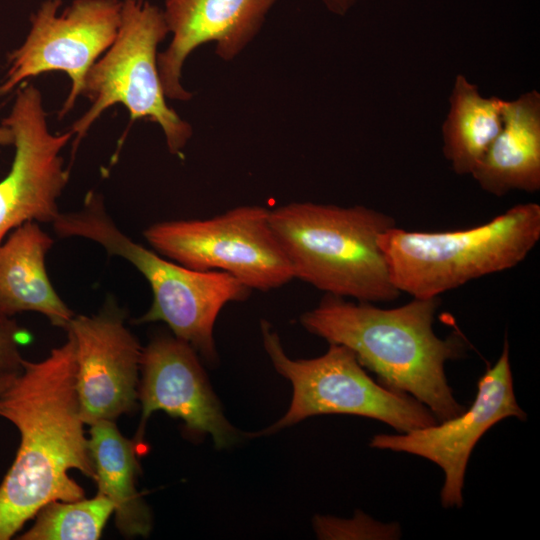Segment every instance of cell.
<instances>
[{
  "label": "cell",
  "instance_id": "cell-1",
  "mask_svg": "<svg viewBox=\"0 0 540 540\" xmlns=\"http://www.w3.org/2000/svg\"><path fill=\"white\" fill-rule=\"evenodd\" d=\"M0 417L20 436L15 459L0 484V540H9L45 504L85 497L70 470L94 479L69 334L45 359L24 360L21 372L0 395Z\"/></svg>",
  "mask_w": 540,
  "mask_h": 540
},
{
  "label": "cell",
  "instance_id": "cell-2",
  "mask_svg": "<svg viewBox=\"0 0 540 540\" xmlns=\"http://www.w3.org/2000/svg\"><path fill=\"white\" fill-rule=\"evenodd\" d=\"M439 302V297L413 298L386 309L326 294L300 323L329 344L349 348L381 384L412 396L441 422L465 410L444 368L447 361L464 357L467 345L457 334L442 339L434 332Z\"/></svg>",
  "mask_w": 540,
  "mask_h": 540
},
{
  "label": "cell",
  "instance_id": "cell-3",
  "mask_svg": "<svg viewBox=\"0 0 540 540\" xmlns=\"http://www.w3.org/2000/svg\"><path fill=\"white\" fill-rule=\"evenodd\" d=\"M270 223L294 279L361 302L400 295L378 245L379 235L396 225L390 215L363 205L292 202L270 210Z\"/></svg>",
  "mask_w": 540,
  "mask_h": 540
},
{
  "label": "cell",
  "instance_id": "cell-4",
  "mask_svg": "<svg viewBox=\"0 0 540 540\" xmlns=\"http://www.w3.org/2000/svg\"><path fill=\"white\" fill-rule=\"evenodd\" d=\"M56 231L61 238L91 240L132 264L153 295L150 308L136 322H164L205 361L217 362L216 319L226 304L247 300L249 287L226 272L190 269L135 242L118 228L94 191L87 193L80 209L60 215Z\"/></svg>",
  "mask_w": 540,
  "mask_h": 540
},
{
  "label": "cell",
  "instance_id": "cell-5",
  "mask_svg": "<svg viewBox=\"0 0 540 540\" xmlns=\"http://www.w3.org/2000/svg\"><path fill=\"white\" fill-rule=\"evenodd\" d=\"M540 239V205L517 204L467 229L411 231L395 226L378 237L398 292L435 298L472 280L520 264Z\"/></svg>",
  "mask_w": 540,
  "mask_h": 540
},
{
  "label": "cell",
  "instance_id": "cell-6",
  "mask_svg": "<svg viewBox=\"0 0 540 540\" xmlns=\"http://www.w3.org/2000/svg\"><path fill=\"white\" fill-rule=\"evenodd\" d=\"M121 2L117 36L85 77L81 95L91 104L70 129L73 147L106 109L122 104L131 121L146 119L159 125L168 151L178 155L193 129L167 104L161 85L157 48L169 35L163 11L147 0Z\"/></svg>",
  "mask_w": 540,
  "mask_h": 540
},
{
  "label": "cell",
  "instance_id": "cell-7",
  "mask_svg": "<svg viewBox=\"0 0 540 540\" xmlns=\"http://www.w3.org/2000/svg\"><path fill=\"white\" fill-rule=\"evenodd\" d=\"M264 349L275 370L292 386L287 412L271 426L250 434L269 435L298 422L323 414H348L384 422L399 433L436 424L433 413L403 392L373 380L347 347L329 344L321 356L292 359L279 335L267 320H261Z\"/></svg>",
  "mask_w": 540,
  "mask_h": 540
},
{
  "label": "cell",
  "instance_id": "cell-8",
  "mask_svg": "<svg viewBox=\"0 0 540 540\" xmlns=\"http://www.w3.org/2000/svg\"><path fill=\"white\" fill-rule=\"evenodd\" d=\"M143 235L154 251L187 268L226 272L251 290L269 291L294 279L291 264L260 205L209 219L156 222Z\"/></svg>",
  "mask_w": 540,
  "mask_h": 540
},
{
  "label": "cell",
  "instance_id": "cell-9",
  "mask_svg": "<svg viewBox=\"0 0 540 540\" xmlns=\"http://www.w3.org/2000/svg\"><path fill=\"white\" fill-rule=\"evenodd\" d=\"M61 0H45L31 16L23 43L7 56L8 69L0 96L24 80L49 71H63L71 89L58 118L70 112L81 95L91 66L115 40L120 22V0H74L60 14Z\"/></svg>",
  "mask_w": 540,
  "mask_h": 540
},
{
  "label": "cell",
  "instance_id": "cell-10",
  "mask_svg": "<svg viewBox=\"0 0 540 540\" xmlns=\"http://www.w3.org/2000/svg\"><path fill=\"white\" fill-rule=\"evenodd\" d=\"M1 124L13 132L15 152L0 180V244L25 222L52 224L58 217L57 200L69 181L61 151L73 138L70 130L49 131L41 92L33 85L17 91Z\"/></svg>",
  "mask_w": 540,
  "mask_h": 540
},
{
  "label": "cell",
  "instance_id": "cell-11",
  "mask_svg": "<svg viewBox=\"0 0 540 540\" xmlns=\"http://www.w3.org/2000/svg\"><path fill=\"white\" fill-rule=\"evenodd\" d=\"M527 415L518 405L514 393L509 360V345L505 340L500 357L479 379L476 397L469 408L452 418L400 434H377L370 446L423 457L444 472L440 493L445 508L463 505L466 467L480 438L499 421Z\"/></svg>",
  "mask_w": 540,
  "mask_h": 540
},
{
  "label": "cell",
  "instance_id": "cell-12",
  "mask_svg": "<svg viewBox=\"0 0 540 540\" xmlns=\"http://www.w3.org/2000/svg\"><path fill=\"white\" fill-rule=\"evenodd\" d=\"M67 333L75 350V379L85 425L115 422L135 410L143 348L125 325V316L107 303L92 316L74 315Z\"/></svg>",
  "mask_w": 540,
  "mask_h": 540
},
{
  "label": "cell",
  "instance_id": "cell-13",
  "mask_svg": "<svg viewBox=\"0 0 540 540\" xmlns=\"http://www.w3.org/2000/svg\"><path fill=\"white\" fill-rule=\"evenodd\" d=\"M140 374L141 419L133 439L138 447L155 411L181 419L190 434L209 435L218 449L239 441V431L226 419L198 353L188 343L173 334L156 335L142 350Z\"/></svg>",
  "mask_w": 540,
  "mask_h": 540
},
{
  "label": "cell",
  "instance_id": "cell-14",
  "mask_svg": "<svg viewBox=\"0 0 540 540\" xmlns=\"http://www.w3.org/2000/svg\"><path fill=\"white\" fill-rule=\"evenodd\" d=\"M277 0H165L163 15L171 40L158 52L157 67L167 99L189 101L181 78L185 61L203 44L214 43L223 61L237 58L256 38Z\"/></svg>",
  "mask_w": 540,
  "mask_h": 540
},
{
  "label": "cell",
  "instance_id": "cell-15",
  "mask_svg": "<svg viewBox=\"0 0 540 540\" xmlns=\"http://www.w3.org/2000/svg\"><path fill=\"white\" fill-rule=\"evenodd\" d=\"M54 241L36 221L12 230L0 244V314L37 312L66 329L75 315L47 273L46 256Z\"/></svg>",
  "mask_w": 540,
  "mask_h": 540
},
{
  "label": "cell",
  "instance_id": "cell-16",
  "mask_svg": "<svg viewBox=\"0 0 540 540\" xmlns=\"http://www.w3.org/2000/svg\"><path fill=\"white\" fill-rule=\"evenodd\" d=\"M471 176L487 193L540 190V93L503 100L502 128Z\"/></svg>",
  "mask_w": 540,
  "mask_h": 540
},
{
  "label": "cell",
  "instance_id": "cell-17",
  "mask_svg": "<svg viewBox=\"0 0 540 540\" xmlns=\"http://www.w3.org/2000/svg\"><path fill=\"white\" fill-rule=\"evenodd\" d=\"M138 448L113 421L90 426L88 450L97 494L113 505L116 528L125 537H147L152 529L151 510L137 488Z\"/></svg>",
  "mask_w": 540,
  "mask_h": 540
},
{
  "label": "cell",
  "instance_id": "cell-18",
  "mask_svg": "<svg viewBox=\"0 0 540 540\" xmlns=\"http://www.w3.org/2000/svg\"><path fill=\"white\" fill-rule=\"evenodd\" d=\"M442 126L443 153L458 175H471L502 128L503 99L484 97L464 75L455 78Z\"/></svg>",
  "mask_w": 540,
  "mask_h": 540
},
{
  "label": "cell",
  "instance_id": "cell-19",
  "mask_svg": "<svg viewBox=\"0 0 540 540\" xmlns=\"http://www.w3.org/2000/svg\"><path fill=\"white\" fill-rule=\"evenodd\" d=\"M113 514V505L102 495L86 499L56 500L42 506L32 526L19 540H97Z\"/></svg>",
  "mask_w": 540,
  "mask_h": 540
},
{
  "label": "cell",
  "instance_id": "cell-20",
  "mask_svg": "<svg viewBox=\"0 0 540 540\" xmlns=\"http://www.w3.org/2000/svg\"><path fill=\"white\" fill-rule=\"evenodd\" d=\"M313 526L319 539H376L391 540L401 537L397 522L383 523L362 511H357L351 519L317 515Z\"/></svg>",
  "mask_w": 540,
  "mask_h": 540
},
{
  "label": "cell",
  "instance_id": "cell-21",
  "mask_svg": "<svg viewBox=\"0 0 540 540\" xmlns=\"http://www.w3.org/2000/svg\"><path fill=\"white\" fill-rule=\"evenodd\" d=\"M28 338L29 334L15 319L0 314V376L21 372L25 359L21 355L20 345Z\"/></svg>",
  "mask_w": 540,
  "mask_h": 540
},
{
  "label": "cell",
  "instance_id": "cell-22",
  "mask_svg": "<svg viewBox=\"0 0 540 540\" xmlns=\"http://www.w3.org/2000/svg\"><path fill=\"white\" fill-rule=\"evenodd\" d=\"M325 8L334 15H346L359 0H320Z\"/></svg>",
  "mask_w": 540,
  "mask_h": 540
},
{
  "label": "cell",
  "instance_id": "cell-23",
  "mask_svg": "<svg viewBox=\"0 0 540 540\" xmlns=\"http://www.w3.org/2000/svg\"><path fill=\"white\" fill-rule=\"evenodd\" d=\"M14 135L11 129L3 124L0 125V149L13 145Z\"/></svg>",
  "mask_w": 540,
  "mask_h": 540
},
{
  "label": "cell",
  "instance_id": "cell-24",
  "mask_svg": "<svg viewBox=\"0 0 540 540\" xmlns=\"http://www.w3.org/2000/svg\"><path fill=\"white\" fill-rule=\"evenodd\" d=\"M16 375L0 376V395L10 385Z\"/></svg>",
  "mask_w": 540,
  "mask_h": 540
}]
</instances>
